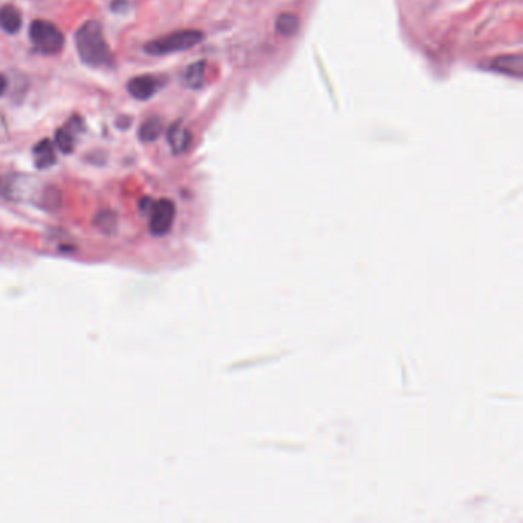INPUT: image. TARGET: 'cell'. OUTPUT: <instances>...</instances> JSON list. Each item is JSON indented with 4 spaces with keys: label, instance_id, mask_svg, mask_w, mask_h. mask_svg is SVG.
I'll list each match as a JSON object with an SVG mask.
<instances>
[{
    "label": "cell",
    "instance_id": "6da1fadb",
    "mask_svg": "<svg viewBox=\"0 0 523 523\" xmlns=\"http://www.w3.org/2000/svg\"><path fill=\"white\" fill-rule=\"evenodd\" d=\"M75 45L84 65L92 68H111L114 65L112 51L98 22L89 20L83 23L75 34Z\"/></svg>",
    "mask_w": 523,
    "mask_h": 523
},
{
    "label": "cell",
    "instance_id": "4fadbf2b",
    "mask_svg": "<svg viewBox=\"0 0 523 523\" xmlns=\"http://www.w3.org/2000/svg\"><path fill=\"white\" fill-rule=\"evenodd\" d=\"M275 28L281 36L292 37L300 29V17L292 13H283L279 14L275 20Z\"/></svg>",
    "mask_w": 523,
    "mask_h": 523
},
{
    "label": "cell",
    "instance_id": "ba28073f",
    "mask_svg": "<svg viewBox=\"0 0 523 523\" xmlns=\"http://www.w3.org/2000/svg\"><path fill=\"white\" fill-rule=\"evenodd\" d=\"M77 128L83 129V121L80 119H77V124H74V119L69 121L65 128H61L57 131L56 134V143L59 146V149L65 154L73 152L74 149V137L77 134Z\"/></svg>",
    "mask_w": 523,
    "mask_h": 523
},
{
    "label": "cell",
    "instance_id": "7c38bea8",
    "mask_svg": "<svg viewBox=\"0 0 523 523\" xmlns=\"http://www.w3.org/2000/svg\"><path fill=\"white\" fill-rule=\"evenodd\" d=\"M163 132V121L160 117H149L138 129V137L142 142H155Z\"/></svg>",
    "mask_w": 523,
    "mask_h": 523
},
{
    "label": "cell",
    "instance_id": "52a82bcc",
    "mask_svg": "<svg viewBox=\"0 0 523 523\" xmlns=\"http://www.w3.org/2000/svg\"><path fill=\"white\" fill-rule=\"evenodd\" d=\"M168 142L174 154H183L191 146L192 134L182 123H174L168 131Z\"/></svg>",
    "mask_w": 523,
    "mask_h": 523
},
{
    "label": "cell",
    "instance_id": "8fae6325",
    "mask_svg": "<svg viewBox=\"0 0 523 523\" xmlns=\"http://www.w3.org/2000/svg\"><path fill=\"white\" fill-rule=\"evenodd\" d=\"M34 155H36V165L37 168L45 169L54 165L56 161V154H54V146L48 138L42 140L34 146Z\"/></svg>",
    "mask_w": 523,
    "mask_h": 523
},
{
    "label": "cell",
    "instance_id": "3957f363",
    "mask_svg": "<svg viewBox=\"0 0 523 523\" xmlns=\"http://www.w3.org/2000/svg\"><path fill=\"white\" fill-rule=\"evenodd\" d=\"M29 37L36 50L43 54H59L65 45V36L48 20H34L29 25Z\"/></svg>",
    "mask_w": 523,
    "mask_h": 523
},
{
    "label": "cell",
    "instance_id": "8992f818",
    "mask_svg": "<svg viewBox=\"0 0 523 523\" xmlns=\"http://www.w3.org/2000/svg\"><path fill=\"white\" fill-rule=\"evenodd\" d=\"M159 89V82L152 75H138L129 80L128 91L137 100H147L151 98Z\"/></svg>",
    "mask_w": 523,
    "mask_h": 523
},
{
    "label": "cell",
    "instance_id": "7a4b0ae2",
    "mask_svg": "<svg viewBox=\"0 0 523 523\" xmlns=\"http://www.w3.org/2000/svg\"><path fill=\"white\" fill-rule=\"evenodd\" d=\"M202 33L198 29H182L166 34L146 43L145 51L152 56H166V54L191 50L202 40Z\"/></svg>",
    "mask_w": 523,
    "mask_h": 523
},
{
    "label": "cell",
    "instance_id": "277c9868",
    "mask_svg": "<svg viewBox=\"0 0 523 523\" xmlns=\"http://www.w3.org/2000/svg\"><path fill=\"white\" fill-rule=\"evenodd\" d=\"M149 229L154 235H166L175 220V205L168 198H163L151 206Z\"/></svg>",
    "mask_w": 523,
    "mask_h": 523
},
{
    "label": "cell",
    "instance_id": "5bb4252c",
    "mask_svg": "<svg viewBox=\"0 0 523 523\" xmlns=\"http://www.w3.org/2000/svg\"><path fill=\"white\" fill-rule=\"evenodd\" d=\"M5 89H6V79L2 74H0V96L5 92Z\"/></svg>",
    "mask_w": 523,
    "mask_h": 523
},
{
    "label": "cell",
    "instance_id": "9c48e42d",
    "mask_svg": "<svg viewBox=\"0 0 523 523\" xmlns=\"http://www.w3.org/2000/svg\"><path fill=\"white\" fill-rule=\"evenodd\" d=\"M22 27V15L17 8L11 5H5L0 10V28L6 31L8 34L17 33Z\"/></svg>",
    "mask_w": 523,
    "mask_h": 523
},
{
    "label": "cell",
    "instance_id": "5b68a950",
    "mask_svg": "<svg viewBox=\"0 0 523 523\" xmlns=\"http://www.w3.org/2000/svg\"><path fill=\"white\" fill-rule=\"evenodd\" d=\"M488 68L491 69V71L501 73L510 77H516V79H522L523 57H522V54H508V56L496 57L494 60L489 61Z\"/></svg>",
    "mask_w": 523,
    "mask_h": 523
},
{
    "label": "cell",
    "instance_id": "30bf717a",
    "mask_svg": "<svg viewBox=\"0 0 523 523\" xmlns=\"http://www.w3.org/2000/svg\"><path fill=\"white\" fill-rule=\"evenodd\" d=\"M205 71H206V61H195L183 74V82L187 88L198 89L205 83Z\"/></svg>",
    "mask_w": 523,
    "mask_h": 523
}]
</instances>
